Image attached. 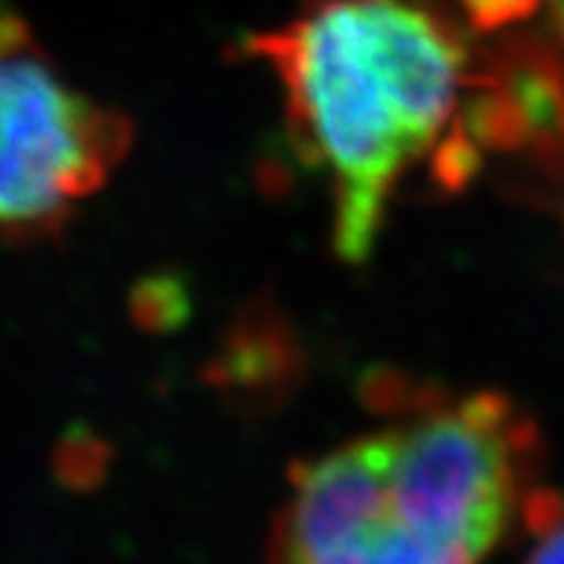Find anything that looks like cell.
Here are the masks:
<instances>
[{
    "label": "cell",
    "instance_id": "1",
    "mask_svg": "<svg viewBox=\"0 0 564 564\" xmlns=\"http://www.w3.org/2000/svg\"><path fill=\"white\" fill-rule=\"evenodd\" d=\"M539 460L535 423L505 394H412L291 476L271 562L484 564L556 501Z\"/></svg>",
    "mask_w": 564,
    "mask_h": 564
},
{
    "label": "cell",
    "instance_id": "2",
    "mask_svg": "<svg viewBox=\"0 0 564 564\" xmlns=\"http://www.w3.org/2000/svg\"><path fill=\"white\" fill-rule=\"evenodd\" d=\"M282 89L289 133L332 199V246L364 262L398 187L430 156L476 162V82L453 23L415 0H312L248 41Z\"/></svg>",
    "mask_w": 564,
    "mask_h": 564
},
{
    "label": "cell",
    "instance_id": "3",
    "mask_svg": "<svg viewBox=\"0 0 564 564\" xmlns=\"http://www.w3.org/2000/svg\"><path fill=\"white\" fill-rule=\"evenodd\" d=\"M130 141V121L69 84L0 0V234H53L110 182Z\"/></svg>",
    "mask_w": 564,
    "mask_h": 564
},
{
    "label": "cell",
    "instance_id": "4",
    "mask_svg": "<svg viewBox=\"0 0 564 564\" xmlns=\"http://www.w3.org/2000/svg\"><path fill=\"white\" fill-rule=\"evenodd\" d=\"M535 544L524 564H564V519L562 510L535 524Z\"/></svg>",
    "mask_w": 564,
    "mask_h": 564
},
{
    "label": "cell",
    "instance_id": "5",
    "mask_svg": "<svg viewBox=\"0 0 564 564\" xmlns=\"http://www.w3.org/2000/svg\"><path fill=\"white\" fill-rule=\"evenodd\" d=\"M547 3H550V9H553V15H556L558 26H562V32H564V0H547Z\"/></svg>",
    "mask_w": 564,
    "mask_h": 564
}]
</instances>
